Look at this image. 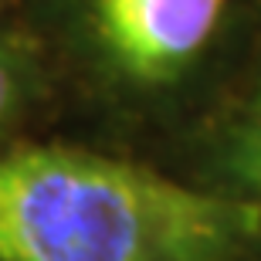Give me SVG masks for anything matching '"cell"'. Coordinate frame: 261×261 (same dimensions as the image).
Instances as JSON below:
<instances>
[{"instance_id":"7a4b0ae2","label":"cell","mask_w":261,"mask_h":261,"mask_svg":"<svg viewBox=\"0 0 261 261\" xmlns=\"http://www.w3.org/2000/svg\"><path fill=\"white\" fill-rule=\"evenodd\" d=\"M227 0H92L106 58L136 85H170L203 55Z\"/></svg>"},{"instance_id":"6da1fadb","label":"cell","mask_w":261,"mask_h":261,"mask_svg":"<svg viewBox=\"0 0 261 261\" xmlns=\"http://www.w3.org/2000/svg\"><path fill=\"white\" fill-rule=\"evenodd\" d=\"M261 203L116 156L28 146L0 156V261H234Z\"/></svg>"},{"instance_id":"277c9868","label":"cell","mask_w":261,"mask_h":261,"mask_svg":"<svg viewBox=\"0 0 261 261\" xmlns=\"http://www.w3.org/2000/svg\"><path fill=\"white\" fill-rule=\"evenodd\" d=\"M17 92H20V75H17V68H14V61L0 51V119L14 109Z\"/></svg>"},{"instance_id":"3957f363","label":"cell","mask_w":261,"mask_h":261,"mask_svg":"<svg viewBox=\"0 0 261 261\" xmlns=\"http://www.w3.org/2000/svg\"><path fill=\"white\" fill-rule=\"evenodd\" d=\"M224 173L241 187L248 200L261 203V102L224 139Z\"/></svg>"}]
</instances>
